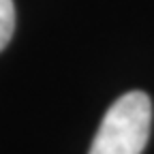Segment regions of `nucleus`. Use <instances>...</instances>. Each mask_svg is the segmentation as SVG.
<instances>
[{
  "instance_id": "2",
  "label": "nucleus",
  "mask_w": 154,
  "mask_h": 154,
  "mask_svg": "<svg viewBox=\"0 0 154 154\" xmlns=\"http://www.w3.org/2000/svg\"><path fill=\"white\" fill-rule=\"evenodd\" d=\"M15 30V5L13 0H0V51H2Z\"/></svg>"
},
{
  "instance_id": "1",
  "label": "nucleus",
  "mask_w": 154,
  "mask_h": 154,
  "mask_svg": "<svg viewBox=\"0 0 154 154\" xmlns=\"http://www.w3.org/2000/svg\"><path fill=\"white\" fill-rule=\"evenodd\" d=\"M152 126V103L141 90L122 94L103 116L88 154H141Z\"/></svg>"
}]
</instances>
